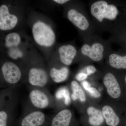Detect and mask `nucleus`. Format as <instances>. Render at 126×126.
Listing matches in <instances>:
<instances>
[{"label":"nucleus","instance_id":"nucleus-1","mask_svg":"<svg viewBox=\"0 0 126 126\" xmlns=\"http://www.w3.org/2000/svg\"><path fill=\"white\" fill-rule=\"evenodd\" d=\"M120 7L118 1L115 0L89 1V15L95 32L112 34L120 29Z\"/></svg>","mask_w":126,"mask_h":126},{"label":"nucleus","instance_id":"nucleus-2","mask_svg":"<svg viewBox=\"0 0 126 126\" xmlns=\"http://www.w3.org/2000/svg\"><path fill=\"white\" fill-rule=\"evenodd\" d=\"M83 42L79 50V55L86 61L99 63L104 58L111 49V44L96 33L83 38Z\"/></svg>","mask_w":126,"mask_h":126},{"label":"nucleus","instance_id":"nucleus-3","mask_svg":"<svg viewBox=\"0 0 126 126\" xmlns=\"http://www.w3.org/2000/svg\"><path fill=\"white\" fill-rule=\"evenodd\" d=\"M67 16L69 21L79 31L83 38L95 33L90 16L83 5H82L79 9H69L67 12Z\"/></svg>","mask_w":126,"mask_h":126},{"label":"nucleus","instance_id":"nucleus-4","mask_svg":"<svg viewBox=\"0 0 126 126\" xmlns=\"http://www.w3.org/2000/svg\"><path fill=\"white\" fill-rule=\"evenodd\" d=\"M14 88L2 90L0 96V126H8V122L16 115L17 97Z\"/></svg>","mask_w":126,"mask_h":126},{"label":"nucleus","instance_id":"nucleus-5","mask_svg":"<svg viewBox=\"0 0 126 126\" xmlns=\"http://www.w3.org/2000/svg\"><path fill=\"white\" fill-rule=\"evenodd\" d=\"M30 87L29 101L32 108L40 110L55 107V97H53L44 88Z\"/></svg>","mask_w":126,"mask_h":126},{"label":"nucleus","instance_id":"nucleus-6","mask_svg":"<svg viewBox=\"0 0 126 126\" xmlns=\"http://www.w3.org/2000/svg\"><path fill=\"white\" fill-rule=\"evenodd\" d=\"M35 41L39 45L49 47L53 45L55 35L51 27L42 21L35 23L32 29Z\"/></svg>","mask_w":126,"mask_h":126},{"label":"nucleus","instance_id":"nucleus-7","mask_svg":"<svg viewBox=\"0 0 126 126\" xmlns=\"http://www.w3.org/2000/svg\"><path fill=\"white\" fill-rule=\"evenodd\" d=\"M1 70L4 82L9 88H15L21 79V70L18 65L13 62H5L2 64Z\"/></svg>","mask_w":126,"mask_h":126},{"label":"nucleus","instance_id":"nucleus-8","mask_svg":"<svg viewBox=\"0 0 126 126\" xmlns=\"http://www.w3.org/2000/svg\"><path fill=\"white\" fill-rule=\"evenodd\" d=\"M28 81L31 87L44 88L49 82L48 75L44 69L33 67L28 72Z\"/></svg>","mask_w":126,"mask_h":126},{"label":"nucleus","instance_id":"nucleus-9","mask_svg":"<svg viewBox=\"0 0 126 126\" xmlns=\"http://www.w3.org/2000/svg\"><path fill=\"white\" fill-rule=\"evenodd\" d=\"M23 115L21 121V126H41L46 119L44 113L33 109H29Z\"/></svg>","mask_w":126,"mask_h":126},{"label":"nucleus","instance_id":"nucleus-10","mask_svg":"<svg viewBox=\"0 0 126 126\" xmlns=\"http://www.w3.org/2000/svg\"><path fill=\"white\" fill-rule=\"evenodd\" d=\"M103 81L109 95L115 99L118 98L121 96V91L115 74L111 72L106 73L104 76Z\"/></svg>","mask_w":126,"mask_h":126},{"label":"nucleus","instance_id":"nucleus-11","mask_svg":"<svg viewBox=\"0 0 126 126\" xmlns=\"http://www.w3.org/2000/svg\"><path fill=\"white\" fill-rule=\"evenodd\" d=\"M18 19L15 15L9 13L8 7L2 5L0 7V29L7 31L12 29L18 23Z\"/></svg>","mask_w":126,"mask_h":126},{"label":"nucleus","instance_id":"nucleus-12","mask_svg":"<svg viewBox=\"0 0 126 126\" xmlns=\"http://www.w3.org/2000/svg\"><path fill=\"white\" fill-rule=\"evenodd\" d=\"M58 52L60 61L67 67L72 64L78 53L75 46L71 44L64 45L60 46Z\"/></svg>","mask_w":126,"mask_h":126},{"label":"nucleus","instance_id":"nucleus-13","mask_svg":"<svg viewBox=\"0 0 126 126\" xmlns=\"http://www.w3.org/2000/svg\"><path fill=\"white\" fill-rule=\"evenodd\" d=\"M106 58L109 65L114 69H126V54L122 55L111 49Z\"/></svg>","mask_w":126,"mask_h":126},{"label":"nucleus","instance_id":"nucleus-14","mask_svg":"<svg viewBox=\"0 0 126 126\" xmlns=\"http://www.w3.org/2000/svg\"><path fill=\"white\" fill-rule=\"evenodd\" d=\"M72 118V112L69 109L60 110L53 117L51 126H69Z\"/></svg>","mask_w":126,"mask_h":126},{"label":"nucleus","instance_id":"nucleus-15","mask_svg":"<svg viewBox=\"0 0 126 126\" xmlns=\"http://www.w3.org/2000/svg\"><path fill=\"white\" fill-rule=\"evenodd\" d=\"M87 112L89 116L88 122L92 126H100L104 121L102 111L93 106L88 108Z\"/></svg>","mask_w":126,"mask_h":126},{"label":"nucleus","instance_id":"nucleus-16","mask_svg":"<svg viewBox=\"0 0 126 126\" xmlns=\"http://www.w3.org/2000/svg\"><path fill=\"white\" fill-rule=\"evenodd\" d=\"M69 74V70L67 66H63L60 69L52 67L49 70V77L52 81L56 83H60L65 81Z\"/></svg>","mask_w":126,"mask_h":126},{"label":"nucleus","instance_id":"nucleus-17","mask_svg":"<svg viewBox=\"0 0 126 126\" xmlns=\"http://www.w3.org/2000/svg\"><path fill=\"white\" fill-rule=\"evenodd\" d=\"M102 113L107 125L109 126H117L120 119L112 108L108 105L104 106Z\"/></svg>","mask_w":126,"mask_h":126},{"label":"nucleus","instance_id":"nucleus-18","mask_svg":"<svg viewBox=\"0 0 126 126\" xmlns=\"http://www.w3.org/2000/svg\"><path fill=\"white\" fill-rule=\"evenodd\" d=\"M71 87L73 91L71 94L72 100L73 101L79 100L81 102H85L86 99V95L78 83L73 80L71 82Z\"/></svg>","mask_w":126,"mask_h":126},{"label":"nucleus","instance_id":"nucleus-19","mask_svg":"<svg viewBox=\"0 0 126 126\" xmlns=\"http://www.w3.org/2000/svg\"><path fill=\"white\" fill-rule=\"evenodd\" d=\"M20 37L19 34L16 32L10 33L6 37L5 45L8 48L16 47L20 43Z\"/></svg>","mask_w":126,"mask_h":126},{"label":"nucleus","instance_id":"nucleus-20","mask_svg":"<svg viewBox=\"0 0 126 126\" xmlns=\"http://www.w3.org/2000/svg\"><path fill=\"white\" fill-rule=\"evenodd\" d=\"M55 97L58 100L64 98V103L67 106L70 103V98L69 93L67 89L66 88H61L59 89L55 94Z\"/></svg>","mask_w":126,"mask_h":126},{"label":"nucleus","instance_id":"nucleus-21","mask_svg":"<svg viewBox=\"0 0 126 126\" xmlns=\"http://www.w3.org/2000/svg\"><path fill=\"white\" fill-rule=\"evenodd\" d=\"M9 56L11 58L14 59H17L19 58H21L23 56V54L18 49L12 48L9 51Z\"/></svg>","mask_w":126,"mask_h":126},{"label":"nucleus","instance_id":"nucleus-22","mask_svg":"<svg viewBox=\"0 0 126 126\" xmlns=\"http://www.w3.org/2000/svg\"><path fill=\"white\" fill-rule=\"evenodd\" d=\"M87 92L89 93L90 95L93 97L95 98H98L101 97V94L95 88L91 87L88 90Z\"/></svg>","mask_w":126,"mask_h":126},{"label":"nucleus","instance_id":"nucleus-23","mask_svg":"<svg viewBox=\"0 0 126 126\" xmlns=\"http://www.w3.org/2000/svg\"><path fill=\"white\" fill-rule=\"evenodd\" d=\"M86 74L88 76L94 74L97 72V70L94 65H89L87 66L86 68Z\"/></svg>","mask_w":126,"mask_h":126},{"label":"nucleus","instance_id":"nucleus-24","mask_svg":"<svg viewBox=\"0 0 126 126\" xmlns=\"http://www.w3.org/2000/svg\"><path fill=\"white\" fill-rule=\"evenodd\" d=\"M88 75L86 73L84 72H80L76 75L75 78L77 81H83L87 78Z\"/></svg>","mask_w":126,"mask_h":126},{"label":"nucleus","instance_id":"nucleus-25","mask_svg":"<svg viewBox=\"0 0 126 126\" xmlns=\"http://www.w3.org/2000/svg\"><path fill=\"white\" fill-rule=\"evenodd\" d=\"M82 85L83 86V88L87 91L91 87V84L87 81H82Z\"/></svg>","mask_w":126,"mask_h":126},{"label":"nucleus","instance_id":"nucleus-26","mask_svg":"<svg viewBox=\"0 0 126 126\" xmlns=\"http://www.w3.org/2000/svg\"><path fill=\"white\" fill-rule=\"evenodd\" d=\"M54 2L60 4H66L67 2H69L70 0H53Z\"/></svg>","mask_w":126,"mask_h":126},{"label":"nucleus","instance_id":"nucleus-27","mask_svg":"<svg viewBox=\"0 0 126 126\" xmlns=\"http://www.w3.org/2000/svg\"><path fill=\"white\" fill-rule=\"evenodd\" d=\"M125 82H126V77H125Z\"/></svg>","mask_w":126,"mask_h":126}]
</instances>
